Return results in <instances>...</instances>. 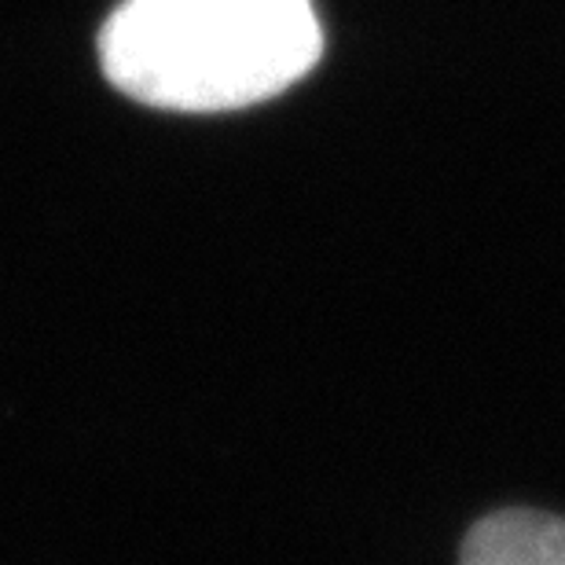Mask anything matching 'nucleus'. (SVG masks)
<instances>
[{
  "mask_svg": "<svg viewBox=\"0 0 565 565\" xmlns=\"http://www.w3.org/2000/svg\"><path fill=\"white\" fill-rule=\"evenodd\" d=\"M320 52L312 0H126L99 33L110 85L180 115L262 104L301 82Z\"/></svg>",
  "mask_w": 565,
  "mask_h": 565,
  "instance_id": "1",
  "label": "nucleus"
},
{
  "mask_svg": "<svg viewBox=\"0 0 565 565\" xmlns=\"http://www.w3.org/2000/svg\"><path fill=\"white\" fill-rule=\"evenodd\" d=\"M459 565H565V522L540 511H500L470 529Z\"/></svg>",
  "mask_w": 565,
  "mask_h": 565,
  "instance_id": "2",
  "label": "nucleus"
}]
</instances>
